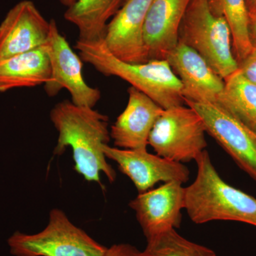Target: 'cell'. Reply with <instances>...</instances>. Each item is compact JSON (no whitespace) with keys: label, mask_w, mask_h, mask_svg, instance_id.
I'll use <instances>...</instances> for the list:
<instances>
[{"label":"cell","mask_w":256,"mask_h":256,"mask_svg":"<svg viewBox=\"0 0 256 256\" xmlns=\"http://www.w3.org/2000/svg\"><path fill=\"white\" fill-rule=\"evenodd\" d=\"M182 184L178 182L164 183L139 194L130 203L146 239L180 228L186 197Z\"/></svg>","instance_id":"obj_10"},{"label":"cell","mask_w":256,"mask_h":256,"mask_svg":"<svg viewBox=\"0 0 256 256\" xmlns=\"http://www.w3.org/2000/svg\"><path fill=\"white\" fill-rule=\"evenodd\" d=\"M191 0H153L146 14L144 40L148 60H166L178 46V31Z\"/></svg>","instance_id":"obj_15"},{"label":"cell","mask_w":256,"mask_h":256,"mask_svg":"<svg viewBox=\"0 0 256 256\" xmlns=\"http://www.w3.org/2000/svg\"><path fill=\"white\" fill-rule=\"evenodd\" d=\"M75 48L82 62L90 64L107 76L126 80L149 96L162 108L185 104L182 85L168 60H151L144 63H128L112 54L104 40L96 42L77 40Z\"/></svg>","instance_id":"obj_2"},{"label":"cell","mask_w":256,"mask_h":256,"mask_svg":"<svg viewBox=\"0 0 256 256\" xmlns=\"http://www.w3.org/2000/svg\"><path fill=\"white\" fill-rule=\"evenodd\" d=\"M128 92L127 106L111 126L110 138L120 149H146L152 129L164 109L136 88Z\"/></svg>","instance_id":"obj_14"},{"label":"cell","mask_w":256,"mask_h":256,"mask_svg":"<svg viewBox=\"0 0 256 256\" xmlns=\"http://www.w3.org/2000/svg\"><path fill=\"white\" fill-rule=\"evenodd\" d=\"M50 32V22L34 3L30 0L20 2L0 24V60L44 46Z\"/></svg>","instance_id":"obj_13"},{"label":"cell","mask_w":256,"mask_h":256,"mask_svg":"<svg viewBox=\"0 0 256 256\" xmlns=\"http://www.w3.org/2000/svg\"><path fill=\"white\" fill-rule=\"evenodd\" d=\"M248 18L256 16V0H246Z\"/></svg>","instance_id":"obj_24"},{"label":"cell","mask_w":256,"mask_h":256,"mask_svg":"<svg viewBox=\"0 0 256 256\" xmlns=\"http://www.w3.org/2000/svg\"><path fill=\"white\" fill-rule=\"evenodd\" d=\"M102 150L106 158L116 162L120 171L130 178L139 194L160 182L184 184L190 178V170L183 163L150 154L146 149H120L105 144Z\"/></svg>","instance_id":"obj_9"},{"label":"cell","mask_w":256,"mask_h":256,"mask_svg":"<svg viewBox=\"0 0 256 256\" xmlns=\"http://www.w3.org/2000/svg\"><path fill=\"white\" fill-rule=\"evenodd\" d=\"M50 118L58 132L54 154H63L67 146L73 152L74 170L88 182L100 183L102 172L110 183L116 172L108 163L104 146L110 139L108 117L92 108L75 105L72 100L57 104L50 112Z\"/></svg>","instance_id":"obj_1"},{"label":"cell","mask_w":256,"mask_h":256,"mask_svg":"<svg viewBox=\"0 0 256 256\" xmlns=\"http://www.w3.org/2000/svg\"><path fill=\"white\" fill-rule=\"evenodd\" d=\"M178 42L196 50L224 80L236 72L226 20L210 11L208 0H191L178 31Z\"/></svg>","instance_id":"obj_4"},{"label":"cell","mask_w":256,"mask_h":256,"mask_svg":"<svg viewBox=\"0 0 256 256\" xmlns=\"http://www.w3.org/2000/svg\"><path fill=\"white\" fill-rule=\"evenodd\" d=\"M206 132L204 122L194 109L188 106H174L164 109L156 120L148 144L162 158L190 162L196 161L206 150Z\"/></svg>","instance_id":"obj_6"},{"label":"cell","mask_w":256,"mask_h":256,"mask_svg":"<svg viewBox=\"0 0 256 256\" xmlns=\"http://www.w3.org/2000/svg\"><path fill=\"white\" fill-rule=\"evenodd\" d=\"M213 14L223 16L230 26L234 56L240 64L252 47L248 38V14L246 0H208Z\"/></svg>","instance_id":"obj_19"},{"label":"cell","mask_w":256,"mask_h":256,"mask_svg":"<svg viewBox=\"0 0 256 256\" xmlns=\"http://www.w3.org/2000/svg\"><path fill=\"white\" fill-rule=\"evenodd\" d=\"M239 70L248 82L256 85V48L238 64Z\"/></svg>","instance_id":"obj_21"},{"label":"cell","mask_w":256,"mask_h":256,"mask_svg":"<svg viewBox=\"0 0 256 256\" xmlns=\"http://www.w3.org/2000/svg\"><path fill=\"white\" fill-rule=\"evenodd\" d=\"M166 60L182 85L184 102L220 106L225 80L196 50L178 42Z\"/></svg>","instance_id":"obj_11"},{"label":"cell","mask_w":256,"mask_h":256,"mask_svg":"<svg viewBox=\"0 0 256 256\" xmlns=\"http://www.w3.org/2000/svg\"><path fill=\"white\" fill-rule=\"evenodd\" d=\"M185 104L201 116L206 132L256 182V133L220 106Z\"/></svg>","instance_id":"obj_8"},{"label":"cell","mask_w":256,"mask_h":256,"mask_svg":"<svg viewBox=\"0 0 256 256\" xmlns=\"http://www.w3.org/2000/svg\"><path fill=\"white\" fill-rule=\"evenodd\" d=\"M50 58L52 76L44 84L50 97H54L66 89L75 105L92 108L100 100V90L88 86L82 74V60L60 34L54 20L50 21V32L44 44Z\"/></svg>","instance_id":"obj_7"},{"label":"cell","mask_w":256,"mask_h":256,"mask_svg":"<svg viewBox=\"0 0 256 256\" xmlns=\"http://www.w3.org/2000/svg\"><path fill=\"white\" fill-rule=\"evenodd\" d=\"M76 1V0H60V3L64 6H67V8L73 4Z\"/></svg>","instance_id":"obj_25"},{"label":"cell","mask_w":256,"mask_h":256,"mask_svg":"<svg viewBox=\"0 0 256 256\" xmlns=\"http://www.w3.org/2000/svg\"><path fill=\"white\" fill-rule=\"evenodd\" d=\"M104 256H148L144 252H140L129 244H114L108 248Z\"/></svg>","instance_id":"obj_22"},{"label":"cell","mask_w":256,"mask_h":256,"mask_svg":"<svg viewBox=\"0 0 256 256\" xmlns=\"http://www.w3.org/2000/svg\"><path fill=\"white\" fill-rule=\"evenodd\" d=\"M224 80L225 90L220 106L256 133V85L239 69Z\"/></svg>","instance_id":"obj_18"},{"label":"cell","mask_w":256,"mask_h":256,"mask_svg":"<svg viewBox=\"0 0 256 256\" xmlns=\"http://www.w3.org/2000/svg\"><path fill=\"white\" fill-rule=\"evenodd\" d=\"M195 162L196 178L185 188L184 210L192 222L234 220L256 226V198L226 182L206 150Z\"/></svg>","instance_id":"obj_3"},{"label":"cell","mask_w":256,"mask_h":256,"mask_svg":"<svg viewBox=\"0 0 256 256\" xmlns=\"http://www.w3.org/2000/svg\"><path fill=\"white\" fill-rule=\"evenodd\" d=\"M248 32L250 44L252 48H256V16L249 18Z\"/></svg>","instance_id":"obj_23"},{"label":"cell","mask_w":256,"mask_h":256,"mask_svg":"<svg viewBox=\"0 0 256 256\" xmlns=\"http://www.w3.org/2000/svg\"><path fill=\"white\" fill-rule=\"evenodd\" d=\"M8 245L14 256H104L108 249L58 208L50 210L48 223L41 232H15L8 239Z\"/></svg>","instance_id":"obj_5"},{"label":"cell","mask_w":256,"mask_h":256,"mask_svg":"<svg viewBox=\"0 0 256 256\" xmlns=\"http://www.w3.org/2000/svg\"><path fill=\"white\" fill-rule=\"evenodd\" d=\"M122 0H76L64 18L78 30V40L96 42L105 38L108 21L118 11Z\"/></svg>","instance_id":"obj_17"},{"label":"cell","mask_w":256,"mask_h":256,"mask_svg":"<svg viewBox=\"0 0 256 256\" xmlns=\"http://www.w3.org/2000/svg\"><path fill=\"white\" fill-rule=\"evenodd\" d=\"M144 252L148 256H217L208 248L184 238L175 229L146 239Z\"/></svg>","instance_id":"obj_20"},{"label":"cell","mask_w":256,"mask_h":256,"mask_svg":"<svg viewBox=\"0 0 256 256\" xmlns=\"http://www.w3.org/2000/svg\"><path fill=\"white\" fill-rule=\"evenodd\" d=\"M52 68L44 45L0 60V92L50 82Z\"/></svg>","instance_id":"obj_16"},{"label":"cell","mask_w":256,"mask_h":256,"mask_svg":"<svg viewBox=\"0 0 256 256\" xmlns=\"http://www.w3.org/2000/svg\"><path fill=\"white\" fill-rule=\"evenodd\" d=\"M153 0H126L106 30V46L128 63L149 62L144 40L146 14Z\"/></svg>","instance_id":"obj_12"}]
</instances>
